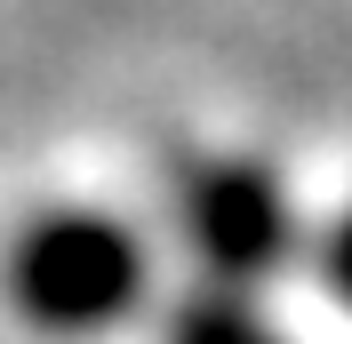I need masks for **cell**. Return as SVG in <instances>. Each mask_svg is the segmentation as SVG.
Returning <instances> with one entry per match:
<instances>
[{
	"instance_id": "1",
	"label": "cell",
	"mask_w": 352,
	"mask_h": 344,
	"mask_svg": "<svg viewBox=\"0 0 352 344\" xmlns=\"http://www.w3.org/2000/svg\"><path fill=\"white\" fill-rule=\"evenodd\" d=\"M0 297L32 336H56V344L112 336L153 304V248L136 240L129 216L96 208V200H56L8 233Z\"/></svg>"
},
{
	"instance_id": "3",
	"label": "cell",
	"mask_w": 352,
	"mask_h": 344,
	"mask_svg": "<svg viewBox=\"0 0 352 344\" xmlns=\"http://www.w3.org/2000/svg\"><path fill=\"white\" fill-rule=\"evenodd\" d=\"M160 344H288V336H280V321H272L256 297H241V288H200L192 280V288L168 304Z\"/></svg>"
},
{
	"instance_id": "2",
	"label": "cell",
	"mask_w": 352,
	"mask_h": 344,
	"mask_svg": "<svg viewBox=\"0 0 352 344\" xmlns=\"http://www.w3.org/2000/svg\"><path fill=\"white\" fill-rule=\"evenodd\" d=\"M176 240L192 257L200 288H241L256 297L272 272L305 257V216L288 200V184L264 160H200L176 184Z\"/></svg>"
},
{
	"instance_id": "4",
	"label": "cell",
	"mask_w": 352,
	"mask_h": 344,
	"mask_svg": "<svg viewBox=\"0 0 352 344\" xmlns=\"http://www.w3.org/2000/svg\"><path fill=\"white\" fill-rule=\"evenodd\" d=\"M305 257H312V280H320V288L352 312V208H336L329 224L305 240Z\"/></svg>"
}]
</instances>
